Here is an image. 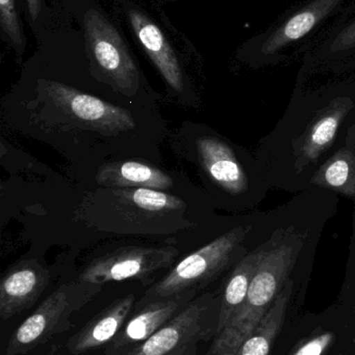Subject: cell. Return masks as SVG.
<instances>
[{
  "label": "cell",
  "instance_id": "cell-15",
  "mask_svg": "<svg viewBox=\"0 0 355 355\" xmlns=\"http://www.w3.org/2000/svg\"><path fill=\"white\" fill-rule=\"evenodd\" d=\"M293 282L288 281L268 313L254 333L239 346L233 355H269L273 344L283 329L288 306L291 300Z\"/></svg>",
  "mask_w": 355,
  "mask_h": 355
},
{
  "label": "cell",
  "instance_id": "cell-6",
  "mask_svg": "<svg viewBox=\"0 0 355 355\" xmlns=\"http://www.w3.org/2000/svg\"><path fill=\"white\" fill-rule=\"evenodd\" d=\"M179 250L167 248H121L92 261L79 275L85 283L104 285L110 282L144 279L174 263Z\"/></svg>",
  "mask_w": 355,
  "mask_h": 355
},
{
  "label": "cell",
  "instance_id": "cell-13",
  "mask_svg": "<svg viewBox=\"0 0 355 355\" xmlns=\"http://www.w3.org/2000/svg\"><path fill=\"white\" fill-rule=\"evenodd\" d=\"M96 181L110 188H147L170 189L173 180L158 168L137 162H112L98 171Z\"/></svg>",
  "mask_w": 355,
  "mask_h": 355
},
{
  "label": "cell",
  "instance_id": "cell-9",
  "mask_svg": "<svg viewBox=\"0 0 355 355\" xmlns=\"http://www.w3.org/2000/svg\"><path fill=\"white\" fill-rule=\"evenodd\" d=\"M50 273L37 260H24L8 269L0 283V318L6 321L31 309L49 283Z\"/></svg>",
  "mask_w": 355,
  "mask_h": 355
},
{
  "label": "cell",
  "instance_id": "cell-23",
  "mask_svg": "<svg viewBox=\"0 0 355 355\" xmlns=\"http://www.w3.org/2000/svg\"><path fill=\"white\" fill-rule=\"evenodd\" d=\"M50 355H60V354H50Z\"/></svg>",
  "mask_w": 355,
  "mask_h": 355
},
{
  "label": "cell",
  "instance_id": "cell-22",
  "mask_svg": "<svg viewBox=\"0 0 355 355\" xmlns=\"http://www.w3.org/2000/svg\"><path fill=\"white\" fill-rule=\"evenodd\" d=\"M346 143H347L348 146H354V147H355V125L348 131V137L347 139H346Z\"/></svg>",
  "mask_w": 355,
  "mask_h": 355
},
{
  "label": "cell",
  "instance_id": "cell-12",
  "mask_svg": "<svg viewBox=\"0 0 355 355\" xmlns=\"http://www.w3.org/2000/svg\"><path fill=\"white\" fill-rule=\"evenodd\" d=\"M200 162L213 181L231 194L245 191L247 177L233 150L216 137H201L197 141Z\"/></svg>",
  "mask_w": 355,
  "mask_h": 355
},
{
  "label": "cell",
  "instance_id": "cell-8",
  "mask_svg": "<svg viewBox=\"0 0 355 355\" xmlns=\"http://www.w3.org/2000/svg\"><path fill=\"white\" fill-rule=\"evenodd\" d=\"M195 295L196 292H185L135 306L138 312L125 322L118 335L104 347V355L129 354L152 337L163 325L192 302Z\"/></svg>",
  "mask_w": 355,
  "mask_h": 355
},
{
  "label": "cell",
  "instance_id": "cell-19",
  "mask_svg": "<svg viewBox=\"0 0 355 355\" xmlns=\"http://www.w3.org/2000/svg\"><path fill=\"white\" fill-rule=\"evenodd\" d=\"M335 341L333 333L320 334L302 342L289 355H323Z\"/></svg>",
  "mask_w": 355,
  "mask_h": 355
},
{
  "label": "cell",
  "instance_id": "cell-4",
  "mask_svg": "<svg viewBox=\"0 0 355 355\" xmlns=\"http://www.w3.org/2000/svg\"><path fill=\"white\" fill-rule=\"evenodd\" d=\"M221 296L194 298L152 337L125 355H196L199 345L218 335Z\"/></svg>",
  "mask_w": 355,
  "mask_h": 355
},
{
  "label": "cell",
  "instance_id": "cell-5",
  "mask_svg": "<svg viewBox=\"0 0 355 355\" xmlns=\"http://www.w3.org/2000/svg\"><path fill=\"white\" fill-rule=\"evenodd\" d=\"M85 31L92 64L123 93H135L139 72L116 27L97 10H90Z\"/></svg>",
  "mask_w": 355,
  "mask_h": 355
},
{
  "label": "cell",
  "instance_id": "cell-10",
  "mask_svg": "<svg viewBox=\"0 0 355 355\" xmlns=\"http://www.w3.org/2000/svg\"><path fill=\"white\" fill-rule=\"evenodd\" d=\"M135 306V295L129 294L114 300L108 308L96 315L83 329L71 336L66 348L72 355H81L106 347L118 335Z\"/></svg>",
  "mask_w": 355,
  "mask_h": 355
},
{
  "label": "cell",
  "instance_id": "cell-3",
  "mask_svg": "<svg viewBox=\"0 0 355 355\" xmlns=\"http://www.w3.org/2000/svg\"><path fill=\"white\" fill-rule=\"evenodd\" d=\"M246 234L247 230L237 227L192 252L151 286L135 306L185 292L197 293L233 264Z\"/></svg>",
  "mask_w": 355,
  "mask_h": 355
},
{
  "label": "cell",
  "instance_id": "cell-2",
  "mask_svg": "<svg viewBox=\"0 0 355 355\" xmlns=\"http://www.w3.org/2000/svg\"><path fill=\"white\" fill-rule=\"evenodd\" d=\"M102 287L79 279L60 286L15 329L6 346V355L28 354L69 331L72 327L71 317L93 300Z\"/></svg>",
  "mask_w": 355,
  "mask_h": 355
},
{
  "label": "cell",
  "instance_id": "cell-16",
  "mask_svg": "<svg viewBox=\"0 0 355 355\" xmlns=\"http://www.w3.org/2000/svg\"><path fill=\"white\" fill-rule=\"evenodd\" d=\"M350 110L352 107L345 102L333 104L308 127L299 148L300 155L306 162H316L331 147L342 121Z\"/></svg>",
  "mask_w": 355,
  "mask_h": 355
},
{
  "label": "cell",
  "instance_id": "cell-11",
  "mask_svg": "<svg viewBox=\"0 0 355 355\" xmlns=\"http://www.w3.org/2000/svg\"><path fill=\"white\" fill-rule=\"evenodd\" d=\"M129 19L138 40L165 80L181 93L183 89V71L164 33L144 12L135 8L129 10Z\"/></svg>",
  "mask_w": 355,
  "mask_h": 355
},
{
  "label": "cell",
  "instance_id": "cell-21",
  "mask_svg": "<svg viewBox=\"0 0 355 355\" xmlns=\"http://www.w3.org/2000/svg\"><path fill=\"white\" fill-rule=\"evenodd\" d=\"M31 20H37L42 10V0H26Z\"/></svg>",
  "mask_w": 355,
  "mask_h": 355
},
{
  "label": "cell",
  "instance_id": "cell-1",
  "mask_svg": "<svg viewBox=\"0 0 355 355\" xmlns=\"http://www.w3.org/2000/svg\"><path fill=\"white\" fill-rule=\"evenodd\" d=\"M299 246L281 244L268 250L256 269L243 306L226 329L219 334L206 355H233L254 333L285 287Z\"/></svg>",
  "mask_w": 355,
  "mask_h": 355
},
{
  "label": "cell",
  "instance_id": "cell-14",
  "mask_svg": "<svg viewBox=\"0 0 355 355\" xmlns=\"http://www.w3.org/2000/svg\"><path fill=\"white\" fill-rule=\"evenodd\" d=\"M267 252L268 250L266 248H261L246 256L236 266L231 277L227 279L221 294L218 335L226 329L227 325L235 318L236 315L243 306L256 269Z\"/></svg>",
  "mask_w": 355,
  "mask_h": 355
},
{
  "label": "cell",
  "instance_id": "cell-20",
  "mask_svg": "<svg viewBox=\"0 0 355 355\" xmlns=\"http://www.w3.org/2000/svg\"><path fill=\"white\" fill-rule=\"evenodd\" d=\"M315 19L312 12H302L292 18L285 27V35L290 40H297L304 37L314 26Z\"/></svg>",
  "mask_w": 355,
  "mask_h": 355
},
{
  "label": "cell",
  "instance_id": "cell-7",
  "mask_svg": "<svg viewBox=\"0 0 355 355\" xmlns=\"http://www.w3.org/2000/svg\"><path fill=\"white\" fill-rule=\"evenodd\" d=\"M44 89L56 107L96 130L117 133L135 127L133 116L124 108L54 81H46Z\"/></svg>",
  "mask_w": 355,
  "mask_h": 355
},
{
  "label": "cell",
  "instance_id": "cell-17",
  "mask_svg": "<svg viewBox=\"0 0 355 355\" xmlns=\"http://www.w3.org/2000/svg\"><path fill=\"white\" fill-rule=\"evenodd\" d=\"M312 183L355 198V147L347 145L329 158L317 171Z\"/></svg>",
  "mask_w": 355,
  "mask_h": 355
},
{
  "label": "cell",
  "instance_id": "cell-18",
  "mask_svg": "<svg viewBox=\"0 0 355 355\" xmlns=\"http://www.w3.org/2000/svg\"><path fill=\"white\" fill-rule=\"evenodd\" d=\"M0 25L12 45L19 52L22 51L25 45V37L21 29L15 0H0Z\"/></svg>",
  "mask_w": 355,
  "mask_h": 355
}]
</instances>
